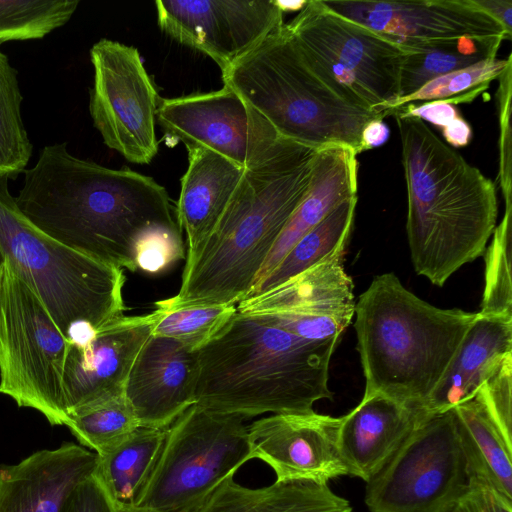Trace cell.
I'll use <instances>...</instances> for the list:
<instances>
[{"label": "cell", "instance_id": "cell-1", "mask_svg": "<svg viewBox=\"0 0 512 512\" xmlns=\"http://www.w3.org/2000/svg\"><path fill=\"white\" fill-rule=\"evenodd\" d=\"M16 204L40 231L103 263L137 270L152 236L180 229L169 195L153 178L72 155L66 143L42 148L23 171Z\"/></svg>", "mask_w": 512, "mask_h": 512}, {"label": "cell", "instance_id": "cell-2", "mask_svg": "<svg viewBox=\"0 0 512 512\" xmlns=\"http://www.w3.org/2000/svg\"><path fill=\"white\" fill-rule=\"evenodd\" d=\"M315 149L279 136L244 168L217 226L188 259L176 295L156 306L237 305L306 195Z\"/></svg>", "mask_w": 512, "mask_h": 512}, {"label": "cell", "instance_id": "cell-3", "mask_svg": "<svg viewBox=\"0 0 512 512\" xmlns=\"http://www.w3.org/2000/svg\"><path fill=\"white\" fill-rule=\"evenodd\" d=\"M407 191L406 231L415 271L443 286L483 255L496 227V187L419 118L395 115Z\"/></svg>", "mask_w": 512, "mask_h": 512}, {"label": "cell", "instance_id": "cell-4", "mask_svg": "<svg viewBox=\"0 0 512 512\" xmlns=\"http://www.w3.org/2000/svg\"><path fill=\"white\" fill-rule=\"evenodd\" d=\"M338 339L309 341L236 312L198 350L195 404L242 419L310 413L332 399L329 365Z\"/></svg>", "mask_w": 512, "mask_h": 512}, {"label": "cell", "instance_id": "cell-5", "mask_svg": "<svg viewBox=\"0 0 512 512\" xmlns=\"http://www.w3.org/2000/svg\"><path fill=\"white\" fill-rule=\"evenodd\" d=\"M354 316L364 395L423 411L477 313L435 307L390 272L372 280Z\"/></svg>", "mask_w": 512, "mask_h": 512}, {"label": "cell", "instance_id": "cell-6", "mask_svg": "<svg viewBox=\"0 0 512 512\" xmlns=\"http://www.w3.org/2000/svg\"><path fill=\"white\" fill-rule=\"evenodd\" d=\"M221 72L224 86L281 137L315 150L344 145L358 155L363 127L383 118L340 97L305 61L285 23Z\"/></svg>", "mask_w": 512, "mask_h": 512}, {"label": "cell", "instance_id": "cell-7", "mask_svg": "<svg viewBox=\"0 0 512 512\" xmlns=\"http://www.w3.org/2000/svg\"><path fill=\"white\" fill-rule=\"evenodd\" d=\"M0 176V248L68 338L124 316V270L75 251L36 228Z\"/></svg>", "mask_w": 512, "mask_h": 512}, {"label": "cell", "instance_id": "cell-8", "mask_svg": "<svg viewBox=\"0 0 512 512\" xmlns=\"http://www.w3.org/2000/svg\"><path fill=\"white\" fill-rule=\"evenodd\" d=\"M251 455L244 419L192 405L167 429L154 470L135 506L199 512Z\"/></svg>", "mask_w": 512, "mask_h": 512}, {"label": "cell", "instance_id": "cell-9", "mask_svg": "<svg viewBox=\"0 0 512 512\" xmlns=\"http://www.w3.org/2000/svg\"><path fill=\"white\" fill-rule=\"evenodd\" d=\"M308 65L345 101L379 113L399 98L408 53L372 30L310 0L286 24Z\"/></svg>", "mask_w": 512, "mask_h": 512}, {"label": "cell", "instance_id": "cell-10", "mask_svg": "<svg viewBox=\"0 0 512 512\" xmlns=\"http://www.w3.org/2000/svg\"><path fill=\"white\" fill-rule=\"evenodd\" d=\"M69 338L5 260L0 273V393L66 425L62 377Z\"/></svg>", "mask_w": 512, "mask_h": 512}, {"label": "cell", "instance_id": "cell-11", "mask_svg": "<svg viewBox=\"0 0 512 512\" xmlns=\"http://www.w3.org/2000/svg\"><path fill=\"white\" fill-rule=\"evenodd\" d=\"M469 487L453 409L423 417L367 482L371 512H448Z\"/></svg>", "mask_w": 512, "mask_h": 512}, {"label": "cell", "instance_id": "cell-12", "mask_svg": "<svg viewBox=\"0 0 512 512\" xmlns=\"http://www.w3.org/2000/svg\"><path fill=\"white\" fill-rule=\"evenodd\" d=\"M93 85L89 112L104 143L135 164L158 152L156 113L160 98L133 46L101 39L90 49Z\"/></svg>", "mask_w": 512, "mask_h": 512}, {"label": "cell", "instance_id": "cell-13", "mask_svg": "<svg viewBox=\"0 0 512 512\" xmlns=\"http://www.w3.org/2000/svg\"><path fill=\"white\" fill-rule=\"evenodd\" d=\"M156 123L187 151L208 149L245 168L280 135L232 89L160 99Z\"/></svg>", "mask_w": 512, "mask_h": 512}, {"label": "cell", "instance_id": "cell-14", "mask_svg": "<svg viewBox=\"0 0 512 512\" xmlns=\"http://www.w3.org/2000/svg\"><path fill=\"white\" fill-rule=\"evenodd\" d=\"M160 29L226 69L281 27L284 12L273 0L155 1Z\"/></svg>", "mask_w": 512, "mask_h": 512}, {"label": "cell", "instance_id": "cell-15", "mask_svg": "<svg viewBox=\"0 0 512 512\" xmlns=\"http://www.w3.org/2000/svg\"><path fill=\"white\" fill-rule=\"evenodd\" d=\"M329 11L360 24L410 53L432 42L503 37L504 29L471 0H320Z\"/></svg>", "mask_w": 512, "mask_h": 512}, {"label": "cell", "instance_id": "cell-16", "mask_svg": "<svg viewBox=\"0 0 512 512\" xmlns=\"http://www.w3.org/2000/svg\"><path fill=\"white\" fill-rule=\"evenodd\" d=\"M155 320L154 310L124 315L86 337L69 338L62 377L67 418L125 395L129 373Z\"/></svg>", "mask_w": 512, "mask_h": 512}, {"label": "cell", "instance_id": "cell-17", "mask_svg": "<svg viewBox=\"0 0 512 512\" xmlns=\"http://www.w3.org/2000/svg\"><path fill=\"white\" fill-rule=\"evenodd\" d=\"M342 417L310 413L272 414L248 426L252 458L268 464L276 481L326 483L348 475L338 447Z\"/></svg>", "mask_w": 512, "mask_h": 512}, {"label": "cell", "instance_id": "cell-18", "mask_svg": "<svg viewBox=\"0 0 512 512\" xmlns=\"http://www.w3.org/2000/svg\"><path fill=\"white\" fill-rule=\"evenodd\" d=\"M198 351L151 335L129 373L125 397L140 427L167 429L195 404Z\"/></svg>", "mask_w": 512, "mask_h": 512}, {"label": "cell", "instance_id": "cell-19", "mask_svg": "<svg viewBox=\"0 0 512 512\" xmlns=\"http://www.w3.org/2000/svg\"><path fill=\"white\" fill-rule=\"evenodd\" d=\"M98 455L64 442L0 465V512H67L77 486L95 474Z\"/></svg>", "mask_w": 512, "mask_h": 512}, {"label": "cell", "instance_id": "cell-20", "mask_svg": "<svg viewBox=\"0 0 512 512\" xmlns=\"http://www.w3.org/2000/svg\"><path fill=\"white\" fill-rule=\"evenodd\" d=\"M425 416L384 395H364L342 416L339 429L338 447L348 475L369 482Z\"/></svg>", "mask_w": 512, "mask_h": 512}, {"label": "cell", "instance_id": "cell-21", "mask_svg": "<svg viewBox=\"0 0 512 512\" xmlns=\"http://www.w3.org/2000/svg\"><path fill=\"white\" fill-rule=\"evenodd\" d=\"M510 355L512 319L486 317L477 312L428 398L424 413H444L473 398Z\"/></svg>", "mask_w": 512, "mask_h": 512}, {"label": "cell", "instance_id": "cell-22", "mask_svg": "<svg viewBox=\"0 0 512 512\" xmlns=\"http://www.w3.org/2000/svg\"><path fill=\"white\" fill-rule=\"evenodd\" d=\"M357 188L358 161L352 148L329 145L316 149L308 191L281 232L254 285L265 278L297 241L336 206L357 196Z\"/></svg>", "mask_w": 512, "mask_h": 512}, {"label": "cell", "instance_id": "cell-23", "mask_svg": "<svg viewBox=\"0 0 512 512\" xmlns=\"http://www.w3.org/2000/svg\"><path fill=\"white\" fill-rule=\"evenodd\" d=\"M176 220L191 258L211 235L242 178L244 168L208 149L188 150Z\"/></svg>", "mask_w": 512, "mask_h": 512}, {"label": "cell", "instance_id": "cell-24", "mask_svg": "<svg viewBox=\"0 0 512 512\" xmlns=\"http://www.w3.org/2000/svg\"><path fill=\"white\" fill-rule=\"evenodd\" d=\"M343 259L344 255L329 258L270 291L245 298L237 304V312L339 316L352 320L356 304L354 285Z\"/></svg>", "mask_w": 512, "mask_h": 512}, {"label": "cell", "instance_id": "cell-25", "mask_svg": "<svg viewBox=\"0 0 512 512\" xmlns=\"http://www.w3.org/2000/svg\"><path fill=\"white\" fill-rule=\"evenodd\" d=\"M199 512H353L350 503L326 483L275 481L248 488L225 481Z\"/></svg>", "mask_w": 512, "mask_h": 512}, {"label": "cell", "instance_id": "cell-26", "mask_svg": "<svg viewBox=\"0 0 512 512\" xmlns=\"http://www.w3.org/2000/svg\"><path fill=\"white\" fill-rule=\"evenodd\" d=\"M453 410L469 483L488 486L512 500V443L475 396Z\"/></svg>", "mask_w": 512, "mask_h": 512}, {"label": "cell", "instance_id": "cell-27", "mask_svg": "<svg viewBox=\"0 0 512 512\" xmlns=\"http://www.w3.org/2000/svg\"><path fill=\"white\" fill-rule=\"evenodd\" d=\"M167 429L139 427L117 447L98 456L94 475L117 511L136 505L159 458Z\"/></svg>", "mask_w": 512, "mask_h": 512}, {"label": "cell", "instance_id": "cell-28", "mask_svg": "<svg viewBox=\"0 0 512 512\" xmlns=\"http://www.w3.org/2000/svg\"><path fill=\"white\" fill-rule=\"evenodd\" d=\"M356 204L357 196H353L336 206L297 241L265 278L253 286L248 297L270 291L329 258L345 255Z\"/></svg>", "mask_w": 512, "mask_h": 512}, {"label": "cell", "instance_id": "cell-29", "mask_svg": "<svg viewBox=\"0 0 512 512\" xmlns=\"http://www.w3.org/2000/svg\"><path fill=\"white\" fill-rule=\"evenodd\" d=\"M503 40V37H462L432 42L407 53L400 68L399 98L416 92L437 77L496 57Z\"/></svg>", "mask_w": 512, "mask_h": 512}, {"label": "cell", "instance_id": "cell-30", "mask_svg": "<svg viewBox=\"0 0 512 512\" xmlns=\"http://www.w3.org/2000/svg\"><path fill=\"white\" fill-rule=\"evenodd\" d=\"M22 101L17 70L0 50V176L9 179L23 173L33 148L21 116Z\"/></svg>", "mask_w": 512, "mask_h": 512}, {"label": "cell", "instance_id": "cell-31", "mask_svg": "<svg viewBox=\"0 0 512 512\" xmlns=\"http://www.w3.org/2000/svg\"><path fill=\"white\" fill-rule=\"evenodd\" d=\"M81 446L104 455L140 427L125 395L68 417L65 425Z\"/></svg>", "mask_w": 512, "mask_h": 512}, {"label": "cell", "instance_id": "cell-32", "mask_svg": "<svg viewBox=\"0 0 512 512\" xmlns=\"http://www.w3.org/2000/svg\"><path fill=\"white\" fill-rule=\"evenodd\" d=\"M509 64H511V57L508 59L494 57L442 75L427 82L416 92L395 100L379 113L408 104L434 100L448 101L455 106L471 102L486 90L493 80L498 79Z\"/></svg>", "mask_w": 512, "mask_h": 512}, {"label": "cell", "instance_id": "cell-33", "mask_svg": "<svg viewBox=\"0 0 512 512\" xmlns=\"http://www.w3.org/2000/svg\"><path fill=\"white\" fill-rule=\"evenodd\" d=\"M78 5V0H0V45L45 37L64 26Z\"/></svg>", "mask_w": 512, "mask_h": 512}, {"label": "cell", "instance_id": "cell-34", "mask_svg": "<svg viewBox=\"0 0 512 512\" xmlns=\"http://www.w3.org/2000/svg\"><path fill=\"white\" fill-rule=\"evenodd\" d=\"M237 305H199L178 308L156 306L154 336L177 340L198 351L221 330L237 312Z\"/></svg>", "mask_w": 512, "mask_h": 512}, {"label": "cell", "instance_id": "cell-35", "mask_svg": "<svg viewBox=\"0 0 512 512\" xmlns=\"http://www.w3.org/2000/svg\"><path fill=\"white\" fill-rule=\"evenodd\" d=\"M512 206L492 233L485 252V285L481 316L512 319L511 222Z\"/></svg>", "mask_w": 512, "mask_h": 512}, {"label": "cell", "instance_id": "cell-36", "mask_svg": "<svg viewBox=\"0 0 512 512\" xmlns=\"http://www.w3.org/2000/svg\"><path fill=\"white\" fill-rule=\"evenodd\" d=\"M475 397L506 440L512 443V355L481 385Z\"/></svg>", "mask_w": 512, "mask_h": 512}, {"label": "cell", "instance_id": "cell-37", "mask_svg": "<svg viewBox=\"0 0 512 512\" xmlns=\"http://www.w3.org/2000/svg\"><path fill=\"white\" fill-rule=\"evenodd\" d=\"M182 234L180 229L165 231L142 243L137 253V270L157 274L185 258Z\"/></svg>", "mask_w": 512, "mask_h": 512}, {"label": "cell", "instance_id": "cell-38", "mask_svg": "<svg viewBox=\"0 0 512 512\" xmlns=\"http://www.w3.org/2000/svg\"><path fill=\"white\" fill-rule=\"evenodd\" d=\"M497 93L500 105L501 122V185L506 205H511V169H510V97H511V64L501 74Z\"/></svg>", "mask_w": 512, "mask_h": 512}, {"label": "cell", "instance_id": "cell-39", "mask_svg": "<svg viewBox=\"0 0 512 512\" xmlns=\"http://www.w3.org/2000/svg\"><path fill=\"white\" fill-rule=\"evenodd\" d=\"M448 512H512V500L488 486L469 483L467 491Z\"/></svg>", "mask_w": 512, "mask_h": 512}, {"label": "cell", "instance_id": "cell-40", "mask_svg": "<svg viewBox=\"0 0 512 512\" xmlns=\"http://www.w3.org/2000/svg\"><path fill=\"white\" fill-rule=\"evenodd\" d=\"M67 512H118L95 475L73 492Z\"/></svg>", "mask_w": 512, "mask_h": 512}, {"label": "cell", "instance_id": "cell-41", "mask_svg": "<svg viewBox=\"0 0 512 512\" xmlns=\"http://www.w3.org/2000/svg\"><path fill=\"white\" fill-rule=\"evenodd\" d=\"M480 10L495 20L511 38L512 1L511 0H471Z\"/></svg>", "mask_w": 512, "mask_h": 512}, {"label": "cell", "instance_id": "cell-42", "mask_svg": "<svg viewBox=\"0 0 512 512\" xmlns=\"http://www.w3.org/2000/svg\"><path fill=\"white\" fill-rule=\"evenodd\" d=\"M389 138V128L383 118H375L363 127L361 132V153L383 145Z\"/></svg>", "mask_w": 512, "mask_h": 512}, {"label": "cell", "instance_id": "cell-43", "mask_svg": "<svg viewBox=\"0 0 512 512\" xmlns=\"http://www.w3.org/2000/svg\"><path fill=\"white\" fill-rule=\"evenodd\" d=\"M445 141L453 147H463L472 139L471 126L461 116L442 129Z\"/></svg>", "mask_w": 512, "mask_h": 512}, {"label": "cell", "instance_id": "cell-44", "mask_svg": "<svg viewBox=\"0 0 512 512\" xmlns=\"http://www.w3.org/2000/svg\"><path fill=\"white\" fill-rule=\"evenodd\" d=\"M308 1H292V2H283L278 1V4L283 12L290 10H301Z\"/></svg>", "mask_w": 512, "mask_h": 512}, {"label": "cell", "instance_id": "cell-45", "mask_svg": "<svg viewBox=\"0 0 512 512\" xmlns=\"http://www.w3.org/2000/svg\"><path fill=\"white\" fill-rule=\"evenodd\" d=\"M118 512H159L148 508L133 506L124 510H120Z\"/></svg>", "mask_w": 512, "mask_h": 512}, {"label": "cell", "instance_id": "cell-46", "mask_svg": "<svg viewBox=\"0 0 512 512\" xmlns=\"http://www.w3.org/2000/svg\"><path fill=\"white\" fill-rule=\"evenodd\" d=\"M4 262H5V257H4V254H3L2 250H1V248H0V273H1V269H2V266H3Z\"/></svg>", "mask_w": 512, "mask_h": 512}]
</instances>
